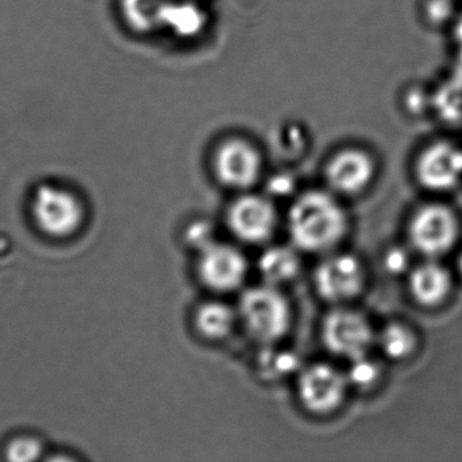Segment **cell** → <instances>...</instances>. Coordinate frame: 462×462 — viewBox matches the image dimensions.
Wrapping results in <instances>:
<instances>
[{
	"label": "cell",
	"instance_id": "obj_1",
	"mask_svg": "<svg viewBox=\"0 0 462 462\" xmlns=\"http://www.w3.org/2000/svg\"><path fill=\"white\" fill-rule=\"evenodd\" d=\"M291 238L299 249L323 251L338 243L346 230V217L328 193L301 195L290 212Z\"/></svg>",
	"mask_w": 462,
	"mask_h": 462
},
{
	"label": "cell",
	"instance_id": "obj_2",
	"mask_svg": "<svg viewBox=\"0 0 462 462\" xmlns=\"http://www.w3.org/2000/svg\"><path fill=\"white\" fill-rule=\"evenodd\" d=\"M30 211L38 230L51 238L72 236L86 216L78 194L56 184H41L32 195Z\"/></svg>",
	"mask_w": 462,
	"mask_h": 462
},
{
	"label": "cell",
	"instance_id": "obj_3",
	"mask_svg": "<svg viewBox=\"0 0 462 462\" xmlns=\"http://www.w3.org/2000/svg\"><path fill=\"white\" fill-rule=\"evenodd\" d=\"M242 319L250 333L263 342L282 338L290 325V308L285 298L273 288L246 290L239 304Z\"/></svg>",
	"mask_w": 462,
	"mask_h": 462
},
{
	"label": "cell",
	"instance_id": "obj_4",
	"mask_svg": "<svg viewBox=\"0 0 462 462\" xmlns=\"http://www.w3.org/2000/svg\"><path fill=\"white\" fill-rule=\"evenodd\" d=\"M458 222L447 206H423L412 217L410 239L417 251L426 257L436 258L452 249L457 240Z\"/></svg>",
	"mask_w": 462,
	"mask_h": 462
},
{
	"label": "cell",
	"instance_id": "obj_5",
	"mask_svg": "<svg viewBox=\"0 0 462 462\" xmlns=\"http://www.w3.org/2000/svg\"><path fill=\"white\" fill-rule=\"evenodd\" d=\"M322 336L331 353L349 360L365 355L372 342L368 322L356 312L342 309L326 317Z\"/></svg>",
	"mask_w": 462,
	"mask_h": 462
},
{
	"label": "cell",
	"instance_id": "obj_6",
	"mask_svg": "<svg viewBox=\"0 0 462 462\" xmlns=\"http://www.w3.org/2000/svg\"><path fill=\"white\" fill-rule=\"evenodd\" d=\"M347 379L333 366L319 363L301 373L299 395L304 406L312 412L333 411L344 401Z\"/></svg>",
	"mask_w": 462,
	"mask_h": 462
},
{
	"label": "cell",
	"instance_id": "obj_7",
	"mask_svg": "<svg viewBox=\"0 0 462 462\" xmlns=\"http://www.w3.org/2000/svg\"><path fill=\"white\" fill-rule=\"evenodd\" d=\"M417 176L426 189L445 192L462 179V151L449 143H436L420 154Z\"/></svg>",
	"mask_w": 462,
	"mask_h": 462
},
{
	"label": "cell",
	"instance_id": "obj_8",
	"mask_svg": "<svg viewBox=\"0 0 462 462\" xmlns=\"http://www.w3.org/2000/svg\"><path fill=\"white\" fill-rule=\"evenodd\" d=\"M214 165L217 175L225 184L245 189L257 181L261 157L252 144L242 138H230L219 146Z\"/></svg>",
	"mask_w": 462,
	"mask_h": 462
},
{
	"label": "cell",
	"instance_id": "obj_9",
	"mask_svg": "<svg viewBox=\"0 0 462 462\" xmlns=\"http://www.w3.org/2000/svg\"><path fill=\"white\" fill-rule=\"evenodd\" d=\"M315 284L318 292L326 300H349L358 295L363 288V268L352 255H336L318 268Z\"/></svg>",
	"mask_w": 462,
	"mask_h": 462
},
{
	"label": "cell",
	"instance_id": "obj_10",
	"mask_svg": "<svg viewBox=\"0 0 462 462\" xmlns=\"http://www.w3.org/2000/svg\"><path fill=\"white\" fill-rule=\"evenodd\" d=\"M231 231L242 240H266L276 227V213L273 206L261 197L246 195L239 198L229 213Z\"/></svg>",
	"mask_w": 462,
	"mask_h": 462
},
{
	"label": "cell",
	"instance_id": "obj_11",
	"mask_svg": "<svg viewBox=\"0 0 462 462\" xmlns=\"http://www.w3.org/2000/svg\"><path fill=\"white\" fill-rule=\"evenodd\" d=\"M374 159L363 149L347 148L338 152L328 163L326 175L337 192L355 194L365 189L374 176Z\"/></svg>",
	"mask_w": 462,
	"mask_h": 462
},
{
	"label": "cell",
	"instance_id": "obj_12",
	"mask_svg": "<svg viewBox=\"0 0 462 462\" xmlns=\"http://www.w3.org/2000/svg\"><path fill=\"white\" fill-rule=\"evenodd\" d=\"M200 276L216 290L234 289L244 281L246 262L241 252L225 244H216L202 251Z\"/></svg>",
	"mask_w": 462,
	"mask_h": 462
},
{
	"label": "cell",
	"instance_id": "obj_13",
	"mask_svg": "<svg viewBox=\"0 0 462 462\" xmlns=\"http://www.w3.org/2000/svg\"><path fill=\"white\" fill-rule=\"evenodd\" d=\"M452 289V278L447 269L437 263H425L410 277V290L418 303L436 306L445 301Z\"/></svg>",
	"mask_w": 462,
	"mask_h": 462
},
{
	"label": "cell",
	"instance_id": "obj_14",
	"mask_svg": "<svg viewBox=\"0 0 462 462\" xmlns=\"http://www.w3.org/2000/svg\"><path fill=\"white\" fill-rule=\"evenodd\" d=\"M208 26V14L192 0H167L162 15V29L180 38H195Z\"/></svg>",
	"mask_w": 462,
	"mask_h": 462
},
{
	"label": "cell",
	"instance_id": "obj_15",
	"mask_svg": "<svg viewBox=\"0 0 462 462\" xmlns=\"http://www.w3.org/2000/svg\"><path fill=\"white\" fill-rule=\"evenodd\" d=\"M167 0H122L125 21L141 34L162 29V15Z\"/></svg>",
	"mask_w": 462,
	"mask_h": 462
},
{
	"label": "cell",
	"instance_id": "obj_16",
	"mask_svg": "<svg viewBox=\"0 0 462 462\" xmlns=\"http://www.w3.org/2000/svg\"><path fill=\"white\" fill-rule=\"evenodd\" d=\"M299 258L292 250L274 247L268 250L260 260V271L271 284L290 281L299 271Z\"/></svg>",
	"mask_w": 462,
	"mask_h": 462
},
{
	"label": "cell",
	"instance_id": "obj_17",
	"mask_svg": "<svg viewBox=\"0 0 462 462\" xmlns=\"http://www.w3.org/2000/svg\"><path fill=\"white\" fill-rule=\"evenodd\" d=\"M234 314L221 303H208L198 312L197 323L203 335L219 339L230 334L234 327Z\"/></svg>",
	"mask_w": 462,
	"mask_h": 462
},
{
	"label": "cell",
	"instance_id": "obj_18",
	"mask_svg": "<svg viewBox=\"0 0 462 462\" xmlns=\"http://www.w3.org/2000/svg\"><path fill=\"white\" fill-rule=\"evenodd\" d=\"M380 347L391 360H404L417 346V339L411 330L402 325H390L380 334Z\"/></svg>",
	"mask_w": 462,
	"mask_h": 462
},
{
	"label": "cell",
	"instance_id": "obj_19",
	"mask_svg": "<svg viewBox=\"0 0 462 462\" xmlns=\"http://www.w3.org/2000/svg\"><path fill=\"white\" fill-rule=\"evenodd\" d=\"M42 453V444L40 439L29 434H22L8 442L5 447V458L10 461H34Z\"/></svg>",
	"mask_w": 462,
	"mask_h": 462
},
{
	"label": "cell",
	"instance_id": "obj_20",
	"mask_svg": "<svg viewBox=\"0 0 462 462\" xmlns=\"http://www.w3.org/2000/svg\"><path fill=\"white\" fill-rule=\"evenodd\" d=\"M379 366L374 361L368 360L365 355L353 358L352 365L347 372V382L358 388H366L374 385L379 379Z\"/></svg>",
	"mask_w": 462,
	"mask_h": 462
},
{
	"label": "cell",
	"instance_id": "obj_21",
	"mask_svg": "<svg viewBox=\"0 0 462 462\" xmlns=\"http://www.w3.org/2000/svg\"><path fill=\"white\" fill-rule=\"evenodd\" d=\"M298 358L291 353H274V354H269L263 361V368L272 376L280 377L292 373L298 368Z\"/></svg>",
	"mask_w": 462,
	"mask_h": 462
},
{
	"label": "cell",
	"instance_id": "obj_22",
	"mask_svg": "<svg viewBox=\"0 0 462 462\" xmlns=\"http://www.w3.org/2000/svg\"><path fill=\"white\" fill-rule=\"evenodd\" d=\"M187 241L194 249L205 251L214 244V228L210 222H198L189 225L186 232Z\"/></svg>",
	"mask_w": 462,
	"mask_h": 462
},
{
	"label": "cell",
	"instance_id": "obj_23",
	"mask_svg": "<svg viewBox=\"0 0 462 462\" xmlns=\"http://www.w3.org/2000/svg\"><path fill=\"white\" fill-rule=\"evenodd\" d=\"M410 265L409 255L402 249H393L385 257V269L393 274H402Z\"/></svg>",
	"mask_w": 462,
	"mask_h": 462
},
{
	"label": "cell",
	"instance_id": "obj_24",
	"mask_svg": "<svg viewBox=\"0 0 462 462\" xmlns=\"http://www.w3.org/2000/svg\"><path fill=\"white\" fill-rule=\"evenodd\" d=\"M291 187H292V179L288 178L287 175H280L272 179L271 190L273 194H287L291 192Z\"/></svg>",
	"mask_w": 462,
	"mask_h": 462
},
{
	"label": "cell",
	"instance_id": "obj_25",
	"mask_svg": "<svg viewBox=\"0 0 462 462\" xmlns=\"http://www.w3.org/2000/svg\"><path fill=\"white\" fill-rule=\"evenodd\" d=\"M455 40L456 45H457L458 51H460L462 56V15L458 18L457 24H456Z\"/></svg>",
	"mask_w": 462,
	"mask_h": 462
},
{
	"label": "cell",
	"instance_id": "obj_26",
	"mask_svg": "<svg viewBox=\"0 0 462 462\" xmlns=\"http://www.w3.org/2000/svg\"><path fill=\"white\" fill-rule=\"evenodd\" d=\"M458 270H460L462 276V255L460 257V259H458Z\"/></svg>",
	"mask_w": 462,
	"mask_h": 462
}]
</instances>
